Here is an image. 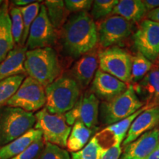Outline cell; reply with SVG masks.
<instances>
[{
  "label": "cell",
  "instance_id": "1",
  "mask_svg": "<svg viewBox=\"0 0 159 159\" xmlns=\"http://www.w3.org/2000/svg\"><path fill=\"white\" fill-rule=\"evenodd\" d=\"M63 50L69 56L77 58L90 52L98 43L97 27L87 12L71 15L61 30Z\"/></svg>",
  "mask_w": 159,
  "mask_h": 159
},
{
  "label": "cell",
  "instance_id": "2",
  "mask_svg": "<svg viewBox=\"0 0 159 159\" xmlns=\"http://www.w3.org/2000/svg\"><path fill=\"white\" fill-rule=\"evenodd\" d=\"M25 69L29 77L43 87L48 86L58 78L61 71L57 53L52 47L27 51Z\"/></svg>",
  "mask_w": 159,
  "mask_h": 159
},
{
  "label": "cell",
  "instance_id": "3",
  "mask_svg": "<svg viewBox=\"0 0 159 159\" xmlns=\"http://www.w3.org/2000/svg\"><path fill=\"white\" fill-rule=\"evenodd\" d=\"M80 87L68 76L60 77L46 87L45 108L51 114H65L80 97Z\"/></svg>",
  "mask_w": 159,
  "mask_h": 159
},
{
  "label": "cell",
  "instance_id": "4",
  "mask_svg": "<svg viewBox=\"0 0 159 159\" xmlns=\"http://www.w3.org/2000/svg\"><path fill=\"white\" fill-rule=\"evenodd\" d=\"M143 106L134 85H130L122 94L99 104V120L108 126L128 118Z\"/></svg>",
  "mask_w": 159,
  "mask_h": 159
},
{
  "label": "cell",
  "instance_id": "5",
  "mask_svg": "<svg viewBox=\"0 0 159 159\" xmlns=\"http://www.w3.org/2000/svg\"><path fill=\"white\" fill-rule=\"evenodd\" d=\"M35 125V117L31 112L19 108H0V146L3 147L21 136Z\"/></svg>",
  "mask_w": 159,
  "mask_h": 159
},
{
  "label": "cell",
  "instance_id": "6",
  "mask_svg": "<svg viewBox=\"0 0 159 159\" xmlns=\"http://www.w3.org/2000/svg\"><path fill=\"white\" fill-rule=\"evenodd\" d=\"M35 117V129L41 131L45 142L61 148L66 147L71 129L67 124L64 115L51 114L44 108L37 112Z\"/></svg>",
  "mask_w": 159,
  "mask_h": 159
},
{
  "label": "cell",
  "instance_id": "7",
  "mask_svg": "<svg viewBox=\"0 0 159 159\" xmlns=\"http://www.w3.org/2000/svg\"><path fill=\"white\" fill-rule=\"evenodd\" d=\"M99 69L127 83L130 82L132 56L117 46L108 47L98 54Z\"/></svg>",
  "mask_w": 159,
  "mask_h": 159
},
{
  "label": "cell",
  "instance_id": "8",
  "mask_svg": "<svg viewBox=\"0 0 159 159\" xmlns=\"http://www.w3.org/2000/svg\"><path fill=\"white\" fill-rule=\"evenodd\" d=\"M45 104L44 87L35 80L27 77L6 105L33 113L41 109Z\"/></svg>",
  "mask_w": 159,
  "mask_h": 159
},
{
  "label": "cell",
  "instance_id": "9",
  "mask_svg": "<svg viewBox=\"0 0 159 159\" xmlns=\"http://www.w3.org/2000/svg\"><path fill=\"white\" fill-rule=\"evenodd\" d=\"M97 27L99 45L106 49L128 39L132 33L133 23L114 15L103 19Z\"/></svg>",
  "mask_w": 159,
  "mask_h": 159
},
{
  "label": "cell",
  "instance_id": "10",
  "mask_svg": "<svg viewBox=\"0 0 159 159\" xmlns=\"http://www.w3.org/2000/svg\"><path fill=\"white\" fill-rule=\"evenodd\" d=\"M99 100L92 92H87L80 98L75 106L64 114L69 126L79 121L94 130L99 122Z\"/></svg>",
  "mask_w": 159,
  "mask_h": 159
},
{
  "label": "cell",
  "instance_id": "11",
  "mask_svg": "<svg viewBox=\"0 0 159 159\" xmlns=\"http://www.w3.org/2000/svg\"><path fill=\"white\" fill-rule=\"evenodd\" d=\"M55 30L49 19L45 6L41 5L39 15L31 25L26 47L30 50L50 47L56 41Z\"/></svg>",
  "mask_w": 159,
  "mask_h": 159
},
{
  "label": "cell",
  "instance_id": "12",
  "mask_svg": "<svg viewBox=\"0 0 159 159\" xmlns=\"http://www.w3.org/2000/svg\"><path fill=\"white\" fill-rule=\"evenodd\" d=\"M139 52L152 62L159 56V23L150 19L142 21L133 36Z\"/></svg>",
  "mask_w": 159,
  "mask_h": 159
},
{
  "label": "cell",
  "instance_id": "13",
  "mask_svg": "<svg viewBox=\"0 0 159 159\" xmlns=\"http://www.w3.org/2000/svg\"><path fill=\"white\" fill-rule=\"evenodd\" d=\"M148 108H150V107H149L148 105H144L134 114L128 116V118L114 124L108 125L95 135L97 141L103 150H106L116 144H122L134 119L142 111Z\"/></svg>",
  "mask_w": 159,
  "mask_h": 159
},
{
  "label": "cell",
  "instance_id": "14",
  "mask_svg": "<svg viewBox=\"0 0 159 159\" xmlns=\"http://www.w3.org/2000/svg\"><path fill=\"white\" fill-rule=\"evenodd\" d=\"M128 85L112 75L97 69L91 83V91L98 99L108 101L122 94Z\"/></svg>",
  "mask_w": 159,
  "mask_h": 159
},
{
  "label": "cell",
  "instance_id": "15",
  "mask_svg": "<svg viewBox=\"0 0 159 159\" xmlns=\"http://www.w3.org/2000/svg\"><path fill=\"white\" fill-rule=\"evenodd\" d=\"M124 148L119 159H146L158 148V128L142 134Z\"/></svg>",
  "mask_w": 159,
  "mask_h": 159
},
{
  "label": "cell",
  "instance_id": "16",
  "mask_svg": "<svg viewBox=\"0 0 159 159\" xmlns=\"http://www.w3.org/2000/svg\"><path fill=\"white\" fill-rule=\"evenodd\" d=\"M158 124L159 105L145 109L131 124L127 136L122 142V146L125 147L142 134L156 128Z\"/></svg>",
  "mask_w": 159,
  "mask_h": 159
},
{
  "label": "cell",
  "instance_id": "17",
  "mask_svg": "<svg viewBox=\"0 0 159 159\" xmlns=\"http://www.w3.org/2000/svg\"><path fill=\"white\" fill-rule=\"evenodd\" d=\"M98 64V55L94 51L83 55L71 67V78L76 81L80 89L85 88L94 79Z\"/></svg>",
  "mask_w": 159,
  "mask_h": 159
},
{
  "label": "cell",
  "instance_id": "18",
  "mask_svg": "<svg viewBox=\"0 0 159 159\" xmlns=\"http://www.w3.org/2000/svg\"><path fill=\"white\" fill-rule=\"evenodd\" d=\"M27 48L14 47L2 62L0 63V81L18 75H25V61Z\"/></svg>",
  "mask_w": 159,
  "mask_h": 159
},
{
  "label": "cell",
  "instance_id": "19",
  "mask_svg": "<svg viewBox=\"0 0 159 159\" xmlns=\"http://www.w3.org/2000/svg\"><path fill=\"white\" fill-rule=\"evenodd\" d=\"M14 40L11 30L8 2H3L0 7V63L14 49Z\"/></svg>",
  "mask_w": 159,
  "mask_h": 159
},
{
  "label": "cell",
  "instance_id": "20",
  "mask_svg": "<svg viewBox=\"0 0 159 159\" xmlns=\"http://www.w3.org/2000/svg\"><path fill=\"white\" fill-rule=\"evenodd\" d=\"M43 138L41 132L32 128L21 136L0 148V159H11L21 153L36 141Z\"/></svg>",
  "mask_w": 159,
  "mask_h": 159
},
{
  "label": "cell",
  "instance_id": "21",
  "mask_svg": "<svg viewBox=\"0 0 159 159\" xmlns=\"http://www.w3.org/2000/svg\"><path fill=\"white\" fill-rule=\"evenodd\" d=\"M135 91L148 101L149 107L159 105V68L151 69L138 83Z\"/></svg>",
  "mask_w": 159,
  "mask_h": 159
},
{
  "label": "cell",
  "instance_id": "22",
  "mask_svg": "<svg viewBox=\"0 0 159 159\" xmlns=\"http://www.w3.org/2000/svg\"><path fill=\"white\" fill-rule=\"evenodd\" d=\"M147 10L141 0H121L113 10L112 14L122 17L130 22L142 20L147 13Z\"/></svg>",
  "mask_w": 159,
  "mask_h": 159
},
{
  "label": "cell",
  "instance_id": "23",
  "mask_svg": "<svg viewBox=\"0 0 159 159\" xmlns=\"http://www.w3.org/2000/svg\"><path fill=\"white\" fill-rule=\"evenodd\" d=\"M94 130L87 128L81 122L77 121L73 125L71 133L67 140L66 148L71 152L80 151L88 144Z\"/></svg>",
  "mask_w": 159,
  "mask_h": 159
},
{
  "label": "cell",
  "instance_id": "24",
  "mask_svg": "<svg viewBox=\"0 0 159 159\" xmlns=\"http://www.w3.org/2000/svg\"><path fill=\"white\" fill-rule=\"evenodd\" d=\"M51 23L55 30L62 28L66 20L68 10L61 0H47L43 3Z\"/></svg>",
  "mask_w": 159,
  "mask_h": 159
},
{
  "label": "cell",
  "instance_id": "25",
  "mask_svg": "<svg viewBox=\"0 0 159 159\" xmlns=\"http://www.w3.org/2000/svg\"><path fill=\"white\" fill-rule=\"evenodd\" d=\"M25 79V75H18L0 81V108L14 95Z\"/></svg>",
  "mask_w": 159,
  "mask_h": 159
},
{
  "label": "cell",
  "instance_id": "26",
  "mask_svg": "<svg viewBox=\"0 0 159 159\" xmlns=\"http://www.w3.org/2000/svg\"><path fill=\"white\" fill-rule=\"evenodd\" d=\"M152 68V63L150 60L142 53L137 52L134 56H132L130 81L134 83L140 82Z\"/></svg>",
  "mask_w": 159,
  "mask_h": 159
},
{
  "label": "cell",
  "instance_id": "27",
  "mask_svg": "<svg viewBox=\"0 0 159 159\" xmlns=\"http://www.w3.org/2000/svg\"><path fill=\"white\" fill-rule=\"evenodd\" d=\"M40 2L30 4V5L25 6V7H20L21 10V15L23 18V24H24V30L22 39H21V45L23 46L25 44L26 41L28 38L30 30L32 24L33 23L35 18L39 15L40 11Z\"/></svg>",
  "mask_w": 159,
  "mask_h": 159
},
{
  "label": "cell",
  "instance_id": "28",
  "mask_svg": "<svg viewBox=\"0 0 159 159\" xmlns=\"http://www.w3.org/2000/svg\"><path fill=\"white\" fill-rule=\"evenodd\" d=\"M104 151L94 136L82 150L71 152V159H101Z\"/></svg>",
  "mask_w": 159,
  "mask_h": 159
},
{
  "label": "cell",
  "instance_id": "29",
  "mask_svg": "<svg viewBox=\"0 0 159 159\" xmlns=\"http://www.w3.org/2000/svg\"><path fill=\"white\" fill-rule=\"evenodd\" d=\"M118 0H95L91 6V16L93 19L98 20L108 16L112 13Z\"/></svg>",
  "mask_w": 159,
  "mask_h": 159
},
{
  "label": "cell",
  "instance_id": "30",
  "mask_svg": "<svg viewBox=\"0 0 159 159\" xmlns=\"http://www.w3.org/2000/svg\"><path fill=\"white\" fill-rule=\"evenodd\" d=\"M9 14L11 21L12 34L14 42L16 44H21L24 30V24L20 7H13L10 10Z\"/></svg>",
  "mask_w": 159,
  "mask_h": 159
},
{
  "label": "cell",
  "instance_id": "31",
  "mask_svg": "<svg viewBox=\"0 0 159 159\" xmlns=\"http://www.w3.org/2000/svg\"><path fill=\"white\" fill-rule=\"evenodd\" d=\"M39 159H70L68 151L51 143L45 142Z\"/></svg>",
  "mask_w": 159,
  "mask_h": 159
},
{
  "label": "cell",
  "instance_id": "32",
  "mask_svg": "<svg viewBox=\"0 0 159 159\" xmlns=\"http://www.w3.org/2000/svg\"><path fill=\"white\" fill-rule=\"evenodd\" d=\"M45 142L43 139H41L33 143L24 152L11 159H39L43 150Z\"/></svg>",
  "mask_w": 159,
  "mask_h": 159
},
{
  "label": "cell",
  "instance_id": "33",
  "mask_svg": "<svg viewBox=\"0 0 159 159\" xmlns=\"http://www.w3.org/2000/svg\"><path fill=\"white\" fill-rule=\"evenodd\" d=\"M65 6L69 12L79 13L90 10L92 6L93 1L91 0H66Z\"/></svg>",
  "mask_w": 159,
  "mask_h": 159
},
{
  "label": "cell",
  "instance_id": "34",
  "mask_svg": "<svg viewBox=\"0 0 159 159\" xmlns=\"http://www.w3.org/2000/svg\"><path fill=\"white\" fill-rule=\"evenodd\" d=\"M122 152L121 144H116L113 148L105 150L101 159H119Z\"/></svg>",
  "mask_w": 159,
  "mask_h": 159
},
{
  "label": "cell",
  "instance_id": "35",
  "mask_svg": "<svg viewBox=\"0 0 159 159\" xmlns=\"http://www.w3.org/2000/svg\"><path fill=\"white\" fill-rule=\"evenodd\" d=\"M143 3L145 6L147 11H152L159 7V0H144Z\"/></svg>",
  "mask_w": 159,
  "mask_h": 159
},
{
  "label": "cell",
  "instance_id": "36",
  "mask_svg": "<svg viewBox=\"0 0 159 159\" xmlns=\"http://www.w3.org/2000/svg\"><path fill=\"white\" fill-rule=\"evenodd\" d=\"M148 16L152 21H156V22L159 23V7L153 10V11L149 12L148 13Z\"/></svg>",
  "mask_w": 159,
  "mask_h": 159
},
{
  "label": "cell",
  "instance_id": "37",
  "mask_svg": "<svg viewBox=\"0 0 159 159\" xmlns=\"http://www.w3.org/2000/svg\"><path fill=\"white\" fill-rule=\"evenodd\" d=\"M13 2L14 5L17 6H23V7H25V6L30 5V4L36 2V1H34V0H15Z\"/></svg>",
  "mask_w": 159,
  "mask_h": 159
},
{
  "label": "cell",
  "instance_id": "38",
  "mask_svg": "<svg viewBox=\"0 0 159 159\" xmlns=\"http://www.w3.org/2000/svg\"><path fill=\"white\" fill-rule=\"evenodd\" d=\"M146 159H159V148L153 151Z\"/></svg>",
  "mask_w": 159,
  "mask_h": 159
},
{
  "label": "cell",
  "instance_id": "39",
  "mask_svg": "<svg viewBox=\"0 0 159 159\" xmlns=\"http://www.w3.org/2000/svg\"><path fill=\"white\" fill-rule=\"evenodd\" d=\"M2 3H3V1H1V0H0V7H1L2 5Z\"/></svg>",
  "mask_w": 159,
  "mask_h": 159
},
{
  "label": "cell",
  "instance_id": "40",
  "mask_svg": "<svg viewBox=\"0 0 159 159\" xmlns=\"http://www.w3.org/2000/svg\"><path fill=\"white\" fill-rule=\"evenodd\" d=\"M158 148H159V129H158Z\"/></svg>",
  "mask_w": 159,
  "mask_h": 159
}]
</instances>
